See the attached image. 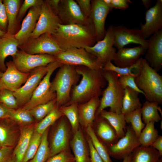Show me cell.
Returning <instances> with one entry per match:
<instances>
[{
	"label": "cell",
	"mask_w": 162,
	"mask_h": 162,
	"mask_svg": "<svg viewBox=\"0 0 162 162\" xmlns=\"http://www.w3.org/2000/svg\"><path fill=\"white\" fill-rule=\"evenodd\" d=\"M17 40L14 35L0 36V70L2 72L6 69L5 63L6 58L14 56L18 50Z\"/></svg>",
	"instance_id": "484cf974"
},
{
	"label": "cell",
	"mask_w": 162,
	"mask_h": 162,
	"mask_svg": "<svg viewBox=\"0 0 162 162\" xmlns=\"http://www.w3.org/2000/svg\"><path fill=\"white\" fill-rule=\"evenodd\" d=\"M112 30L114 37L113 46L118 50L131 43L139 44L146 50L148 49V40L143 38L140 29L114 26Z\"/></svg>",
	"instance_id": "9a60e30c"
},
{
	"label": "cell",
	"mask_w": 162,
	"mask_h": 162,
	"mask_svg": "<svg viewBox=\"0 0 162 162\" xmlns=\"http://www.w3.org/2000/svg\"><path fill=\"white\" fill-rule=\"evenodd\" d=\"M98 116L105 118L109 122L116 130L119 139L124 136L127 126L124 115L104 110Z\"/></svg>",
	"instance_id": "f546056e"
},
{
	"label": "cell",
	"mask_w": 162,
	"mask_h": 162,
	"mask_svg": "<svg viewBox=\"0 0 162 162\" xmlns=\"http://www.w3.org/2000/svg\"><path fill=\"white\" fill-rule=\"evenodd\" d=\"M142 1L144 7L148 9L153 2L152 0H142Z\"/></svg>",
	"instance_id": "6f0895ef"
},
{
	"label": "cell",
	"mask_w": 162,
	"mask_h": 162,
	"mask_svg": "<svg viewBox=\"0 0 162 162\" xmlns=\"http://www.w3.org/2000/svg\"><path fill=\"white\" fill-rule=\"evenodd\" d=\"M94 121V132L99 140L107 147L116 143L119 139L113 127L105 118L99 116Z\"/></svg>",
	"instance_id": "603a6c76"
},
{
	"label": "cell",
	"mask_w": 162,
	"mask_h": 162,
	"mask_svg": "<svg viewBox=\"0 0 162 162\" xmlns=\"http://www.w3.org/2000/svg\"><path fill=\"white\" fill-rule=\"evenodd\" d=\"M77 103H74L69 105H63L59 107L62 113L68 120L71 125L73 134L79 129L80 122L78 110Z\"/></svg>",
	"instance_id": "1f68e13d"
},
{
	"label": "cell",
	"mask_w": 162,
	"mask_h": 162,
	"mask_svg": "<svg viewBox=\"0 0 162 162\" xmlns=\"http://www.w3.org/2000/svg\"><path fill=\"white\" fill-rule=\"evenodd\" d=\"M151 146L156 149L162 156V136H159L158 138L152 144Z\"/></svg>",
	"instance_id": "9f6ffc18"
},
{
	"label": "cell",
	"mask_w": 162,
	"mask_h": 162,
	"mask_svg": "<svg viewBox=\"0 0 162 162\" xmlns=\"http://www.w3.org/2000/svg\"><path fill=\"white\" fill-rule=\"evenodd\" d=\"M21 50L31 54H47L55 55L64 51L51 34L45 33L36 38H29L18 46Z\"/></svg>",
	"instance_id": "ba28073f"
},
{
	"label": "cell",
	"mask_w": 162,
	"mask_h": 162,
	"mask_svg": "<svg viewBox=\"0 0 162 162\" xmlns=\"http://www.w3.org/2000/svg\"><path fill=\"white\" fill-rule=\"evenodd\" d=\"M86 140L89 151V162H104L95 150L90 138L87 135Z\"/></svg>",
	"instance_id": "c3c4849f"
},
{
	"label": "cell",
	"mask_w": 162,
	"mask_h": 162,
	"mask_svg": "<svg viewBox=\"0 0 162 162\" xmlns=\"http://www.w3.org/2000/svg\"><path fill=\"white\" fill-rule=\"evenodd\" d=\"M1 147V145H0V148Z\"/></svg>",
	"instance_id": "03108f58"
},
{
	"label": "cell",
	"mask_w": 162,
	"mask_h": 162,
	"mask_svg": "<svg viewBox=\"0 0 162 162\" xmlns=\"http://www.w3.org/2000/svg\"><path fill=\"white\" fill-rule=\"evenodd\" d=\"M102 75L108 85L102 91V97L100 99L95 117L102 110L108 107L110 108V111L121 114L124 88L119 81V76L115 72L109 70H103Z\"/></svg>",
	"instance_id": "277c9868"
},
{
	"label": "cell",
	"mask_w": 162,
	"mask_h": 162,
	"mask_svg": "<svg viewBox=\"0 0 162 162\" xmlns=\"http://www.w3.org/2000/svg\"><path fill=\"white\" fill-rule=\"evenodd\" d=\"M41 5L29 9L23 20L20 29L14 35L18 41V46L24 44L34 30L40 15Z\"/></svg>",
	"instance_id": "44dd1931"
},
{
	"label": "cell",
	"mask_w": 162,
	"mask_h": 162,
	"mask_svg": "<svg viewBox=\"0 0 162 162\" xmlns=\"http://www.w3.org/2000/svg\"><path fill=\"white\" fill-rule=\"evenodd\" d=\"M41 136L34 130L22 162H28L35 154L40 145Z\"/></svg>",
	"instance_id": "b9f144b4"
},
{
	"label": "cell",
	"mask_w": 162,
	"mask_h": 162,
	"mask_svg": "<svg viewBox=\"0 0 162 162\" xmlns=\"http://www.w3.org/2000/svg\"><path fill=\"white\" fill-rule=\"evenodd\" d=\"M6 33L5 32L0 30V36H2L4 35Z\"/></svg>",
	"instance_id": "94428289"
},
{
	"label": "cell",
	"mask_w": 162,
	"mask_h": 162,
	"mask_svg": "<svg viewBox=\"0 0 162 162\" xmlns=\"http://www.w3.org/2000/svg\"><path fill=\"white\" fill-rule=\"evenodd\" d=\"M103 1L107 6L112 8L111 5V0H103Z\"/></svg>",
	"instance_id": "91938a15"
},
{
	"label": "cell",
	"mask_w": 162,
	"mask_h": 162,
	"mask_svg": "<svg viewBox=\"0 0 162 162\" xmlns=\"http://www.w3.org/2000/svg\"><path fill=\"white\" fill-rule=\"evenodd\" d=\"M80 75L75 66L63 64L59 67L51 83L52 90L56 93V105L60 107L65 105L70 98L72 87L79 80Z\"/></svg>",
	"instance_id": "5b68a950"
},
{
	"label": "cell",
	"mask_w": 162,
	"mask_h": 162,
	"mask_svg": "<svg viewBox=\"0 0 162 162\" xmlns=\"http://www.w3.org/2000/svg\"><path fill=\"white\" fill-rule=\"evenodd\" d=\"M8 162H15L14 159L12 156Z\"/></svg>",
	"instance_id": "6125c7cd"
},
{
	"label": "cell",
	"mask_w": 162,
	"mask_h": 162,
	"mask_svg": "<svg viewBox=\"0 0 162 162\" xmlns=\"http://www.w3.org/2000/svg\"><path fill=\"white\" fill-rule=\"evenodd\" d=\"M87 143L82 130L80 128L73 134L70 142L75 162H89V151Z\"/></svg>",
	"instance_id": "d4e9b609"
},
{
	"label": "cell",
	"mask_w": 162,
	"mask_h": 162,
	"mask_svg": "<svg viewBox=\"0 0 162 162\" xmlns=\"http://www.w3.org/2000/svg\"><path fill=\"white\" fill-rule=\"evenodd\" d=\"M138 88L144 94L146 100L162 104V76L142 58L140 68L134 78Z\"/></svg>",
	"instance_id": "3957f363"
},
{
	"label": "cell",
	"mask_w": 162,
	"mask_h": 162,
	"mask_svg": "<svg viewBox=\"0 0 162 162\" xmlns=\"http://www.w3.org/2000/svg\"><path fill=\"white\" fill-rule=\"evenodd\" d=\"M142 58L141 57L134 65L125 68L119 67L114 65L111 62H108L104 64L102 70L113 71L119 77L124 75H131L135 77L140 68Z\"/></svg>",
	"instance_id": "d590c367"
},
{
	"label": "cell",
	"mask_w": 162,
	"mask_h": 162,
	"mask_svg": "<svg viewBox=\"0 0 162 162\" xmlns=\"http://www.w3.org/2000/svg\"><path fill=\"white\" fill-rule=\"evenodd\" d=\"M87 135L90 138L95 150L104 162H112L107 147L98 138L92 125H89L85 128Z\"/></svg>",
	"instance_id": "e575fe53"
},
{
	"label": "cell",
	"mask_w": 162,
	"mask_h": 162,
	"mask_svg": "<svg viewBox=\"0 0 162 162\" xmlns=\"http://www.w3.org/2000/svg\"><path fill=\"white\" fill-rule=\"evenodd\" d=\"M3 72H2L0 70V77H1V76L3 75Z\"/></svg>",
	"instance_id": "e7e4bbea"
},
{
	"label": "cell",
	"mask_w": 162,
	"mask_h": 162,
	"mask_svg": "<svg viewBox=\"0 0 162 162\" xmlns=\"http://www.w3.org/2000/svg\"><path fill=\"white\" fill-rule=\"evenodd\" d=\"M159 105L157 102L147 100L143 103L140 110L142 119L146 124L152 121L158 122L161 120L158 112Z\"/></svg>",
	"instance_id": "d6a6232c"
},
{
	"label": "cell",
	"mask_w": 162,
	"mask_h": 162,
	"mask_svg": "<svg viewBox=\"0 0 162 162\" xmlns=\"http://www.w3.org/2000/svg\"><path fill=\"white\" fill-rule=\"evenodd\" d=\"M156 162H162V158H160Z\"/></svg>",
	"instance_id": "be15d7a7"
},
{
	"label": "cell",
	"mask_w": 162,
	"mask_h": 162,
	"mask_svg": "<svg viewBox=\"0 0 162 162\" xmlns=\"http://www.w3.org/2000/svg\"><path fill=\"white\" fill-rule=\"evenodd\" d=\"M13 110L7 107L0 103V119H9L10 113Z\"/></svg>",
	"instance_id": "11a10c76"
},
{
	"label": "cell",
	"mask_w": 162,
	"mask_h": 162,
	"mask_svg": "<svg viewBox=\"0 0 162 162\" xmlns=\"http://www.w3.org/2000/svg\"><path fill=\"white\" fill-rule=\"evenodd\" d=\"M48 69L49 64L33 69L29 73V76L24 85L13 92L19 106H23L29 100Z\"/></svg>",
	"instance_id": "8fae6325"
},
{
	"label": "cell",
	"mask_w": 162,
	"mask_h": 162,
	"mask_svg": "<svg viewBox=\"0 0 162 162\" xmlns=\"http://www.w3.org/2000/svg\"><path fill=\"white\" fill-rule=\"evenodd\" d=\"M139 93L129 87L124 88L122 103V114L125 115L141 108L142 105L138 97Z\"/></svg>",
	"instance_id": "4dcf8cb0"
},
{
	"label": "cell",
	"mask_w": 162,
	"mask_h": 162,
	"mask_svg": "<svg viewBox=\"0 0 162 162\" xmlns=\"http://www.w3.org/2000/svg\"><path fill=\"white\" fill-rule=\"evenodd\" d=\"M9 119L23 124H30L34 121V118L29 110L22 107L13 109L11 111Z\"/></svg>",
	"instance_id": "7bdbcfd3"
},
{
	"label": "cell",
	"mask_w": 162,
	"mask_h": 162,
	"mask_svg": "<svg viewBox=\"0 0 162 162\" xmlns=\"http://www.w3.org/2000/svg\"><path fill=\"white\" fill-rule=\"evenodd\" d=\"M140 145L138 138L130 125L126 126L124 136L116 143L107 148L110 157L117 159H123Z\"/></svg>",
	"instance_id": "4fadbf2b"
},
{
	"label": "cell",
	"mask_w": 162,
	"mask_h": 162,
	"mask_svg": "<svg viewBox=\"0 0 162 162\" xmlns=\"http://www.w3.org/2000/svg\"><path fill=\"white\" fill-rule=\"evenodd\" d=\"M4 120L0 119V145L1 147H12L15 143L16 135Z\"/></svg>",
	"instance_id": "f35d334b"
},
{
	"label": "cell",
	"mask_w": 162,
	"mask_h": 162,
	"mask_svg": "<svg viewBox=\"0 0 162 162\" xmlns=\"http://www.w3.org/2000/svg\"><path fill=\"white\" fill-rule=\"evenodd\" d=\"M91 4L89 17L94 26L97 42L102 40L105 35L106 20L108 14L113 8L106 4L103 0H92Z\"/></svg>",
	"instance_id": "ac0fdd59"
},
{
	"label": "cell",
	"mask_w": 162,
	"mask_h": 162,
	"mask_svg": "<svg viewBox=\"0 0 162 162\" xmlns=\"http://www.w3.org/2000/svg\"><path fill=\"white\" fill-rule=\"evenodd\" d=\"M148 46L145 59L157 72L162 68V29L147 40Z\"/></svg>",
	"instance_id": "ffe728a7"
},
{
	"label": "cell",
	"mask_w": 162,
	"mask_h": 162,
	"mask_svg": "<svg viewBox=\"0 0 162 162\" xmlns=\"http://www.w3.org/2000/svg\"><path fill=\"white\" fill-rule=\"evenodd\" d=\"M51 35L63 51L92 47L97 42L93 23L88 26L59 24L55 32Z\"/></svg>",
	"instance_id": "6da1fadb"
},
{
	"label": "cell",
	"mask_w": 162,
	"mask_h": 162,
	"mask_svg": "<svg viewBox=\"0 0 162 162\" xmlns=\"http://www.w3.org/2000/svg\"><path fill=\"white\" fill-rule=\"evenodd\" d=\"M100 103L99 97H96L85 103L78 104L80 124L85 129L89 125H92Z\"/></svg>",
	"instance_id": "cb8c5ba5"
},
{
	"label": "cell",
	"mask_w": 162,
	"mask_h": 162,
	"mask_svg": "<svg viewBox=\"0 0 162 162\" xmlns=\"http://www.w3.org/2000/svg\"><path fill=\"white\" fill-rule=\"evenodd\" d=\"M155 122L152 121L146 124L142 130L138 137L140 146L144 147L151 146L159 137V132L154 127Z\"/></svg>",
	"instance_id": "836d02e7"
},
{
	"label": "cell",
	"mask_w": 162,
	"mask_h": 162,
	"mask_svg": "<svg viewBox=\"0 0 162 162\" xmlns=\"http://www.w3.org/2000/svg\"><path fill=\"white\" fill-rule=\"evenodd\" d=\"M62 64L82 66L92 70L102 69L104 65L94 56L83 48H73L54 56Z\"/></svg>",
	"instance_id": "8992f818"
},
{
	"label": "cell",
	"mask_w": 162,
	"mask_h": 162,
	"mask_svg": "<svg viewBox=\"0 0 162 162\" xmlns=\"http://www.w3.org/2000/svg\"><path fill=\"white\" fill-rule=\"evenodd\" d=\"M146 22L141 24L140 29L145 39L162 29V0H157L145 14Z\"/></svg>",
	"instance_id": "e0dca14e"
},
{
	"label": "cell",
	"mask_w": 162,
	"mask_h": 162,
	"mask_svg": "<svg viewBox=\"0 0 162 162\" xmlns=\"http://www.w3.org/2000/svg\"><path fill=\"white\" fill-rule=\"evenodd\" d=\"M75 66L82 78L78 85L72 87L70 99L65 106L85 103L94 97H99L102 95V88L107 83L102 75V69L92 70L82 66Z\"/></svg>",
	"instance_id": "7a4b0ae2"
},
{
	"label": "cell",
	"mask_w": 162,
	"mask_h": 162,
	"mask_svg": "<svg viewBox=\"0 0 162 162\" xmlns=\"http://www.w3.org/2000/svg\"><path fill=\"white\" fill-rule=\"evenodd\" d=\"M43 2V0H24L19 10L17 18L18 23L21 21L28 9L34 6L41 5Z\"/></svg>",
	"instance_id": "bcb514c9"
},
{
	"label": "cell",
	"mask_w": 162,
	"mask_h": 162,
	"mask_svg": "<svg viewBox=\"0 0 162 162\" xmlns=\"http://www.w3.org/2000/svg\"><path fill=\"white\" fill-rule=\"evenodd\" d=\"M49 128L42 134L39 146L33 158L28 162H46L50 157V151L48 140Z\"/></svg>",
	"instance_id": "74e56055"
},
{
	"label": "cell",
	"mask_w": 162,
	"mask_h": 162,
	"mask_svg": "<svg viewBox=\"0 0 162 162\" xmlns=\"http://www.w3.org/2000/svg\"><path fill=\"white\" fill-rule=\"evenodd\" d=\"M140 109L124 115L126 123L131 124V127L138 138L146 125L142 121Z\"/></svg>",
	"instance_id": "ab89813d"
},
{
	"label": "cell",
	"mask_w": 162,
	"mask_h": 162,
	"mask_svg": "<svg viewBox=\"0 0 162 162\" xmlns=\"http://www.w3.org/2000/svg\"><path fill=\"white\" fill-rule=\"evenodd\" d=\"M58 16L61 24H78L88 26L93 22L90 18L86 17L79 5L74 0H60Z\"/></svg>",
	"instance_id": "7c38bea8"
},
{
	"label": "cell",
	"mask_w": 162,
	"mask_h": 162,
	"mask_svg": "<svg viewBox=\"0 0 162 162\" xmlns=\"http://www.w3.org/2000/svg\"><path fill=\"white\" fill-rule=\"evenodd\" d=\"M21 0H3L8 20V28L5 36L14 35L18 26L17 18L20 5Z\"/></svg>",
	"instance_id": "4316f807"
},
{
	"label": "cell",
	"mask_w": 162,
	"mask_h": 162,
	"mask_svg": "<svg viewBox=\"0 0 162 162\" xmlns=\"http://www.w3.org/2000/svg\"><path fill=\"white\" fill-rule=\"evenodd\" d=\"M5 65L6 69L0 77V90L7 89L14 92L25 83L30 73H25L20 71L12 61L7 62Z\"/></svg>",
	"instance_id": "d6986e66"
},
{
	"label": "cell",
	"mask_w": 162,
	"mask_h": 162,
	"mask_svg": "<svg viewBox=\"0 0 162 162\" xmlns=\"http://www.w3.org/2000/svg\"><path fill=\"white\" fill-rule=\"evenodd\" d=\"M12 147H2L0 148V162H8L13 153Z\"/></svg>",
	"instance_id": "816d5d0a"
},
{
	"label": "cell",
	"mask_w": 162,
	"mask_h": 162,
	"mask_svg": "<svg viewBox=\"0 0 162 162\" xmlns=\"http://www.w3.org/2000/svg\"><path fill=\"white\" fill-rule=\"evenodd\" d=\"M44 1L49 6L53 12L58 16L60 0H45Z\"/></svg>",
	"instance_id": "db71d44e"
},
{
	"label": "cell",
	"mask_w": 162,
	"mask_h": 162,
	"mask_svg": "<svg viewBox=\"0 0 162 162\" xmlns=\"http://www.w3.org/2000/svg\"><path fill=\"white\" fill-rule=\"evenodd\" d=\"M56 105V99L38 105L29 110L34 118L40 121L48 115Z\"/></svg>",
	"instance_id": "60d3db41"
},
{
	"label": "cell",
	"mask_w": 162,
	"mask_h": 162,
	"mask_svg": "<svg viewBox=\"0 0 162 162\" xmlns=\"http://www.w3.org/2000/svg\"><path fill=\"white\" fill-rule=\"evenodd\" d=\"M8 20L3 0H0V30L6 33Z\"/></svg>",
	"instance_id": "681fc988"
},
{
	"label": "cell",
	"mask_w": 162,
	"mask_h": 162,
	"mask_svg": "<svg viewBox=\"0 0 162 162\" xmlns=\"http://www.w3.org/2000/svg\"><path fill=\"white\" fill-rule=\"evenodd\" d=\"M63 116L60 110L59 107L56 105L53 110L38 123L35 130L42 135L50 126L54 124Z\"/></svg>",
	"instance_id": "8d00e7d4"
},
{
	"label": "cell",
	"mask_w": 162,
	"mask_h": 162,
	"mask_svg": "<svg viewBox=\"0 0 162 162\" xmlns=\"http://www.w3.org/2000/svg\"><path fill=\"white\" fill-rule=\"evenodd\" d=\"M12 58V62L20 71L29 73L37 68L48 65L57 61L52 55L47 54H31L18 50Z\"/></svg>",
	"instance_id": "9c48e42d"
},
{
	"label": "cell",
	"mask_w": 162,
	"mask_h": 162,
	"mask_svg": "<svg viewBox=\"0 0 162 162\" xmlns=\"http://www.w3.org/2000/svg\"><path fill=\"white\" fill-rule=\"evenodd\" d=\"M82 13L88 18H90V15L91 10V0H76Z\"/></svg>",
	"instance_id": "f907efd6"
},
{
	"label": "cell",
	"mask_w": 162,
	"mask_h": 162,
	"mask_svg": "<svg viewBox=\"0 0 162 162\" xmlns=\"http://www.w3.org/2000/svg\"><path fill=\"white\" fill-rule=\"evenodd\" d=\"M62 65L57 61L49 64L47 73L39 83L29 100L22 106L23 109L29 110L38 105L56 98V93L51 88L50 77L54 70Z\"/></svg>",
	"instance_id": "52a82bcc"
},
{
	"label": "cell",
	"mask_w": 162,
	"mask_h": 162,
	"mask_svg": "<svg viewBox=\"0 0 162 162\" xmlns=\"http://www.w3.org/2000/svg\"><path fill=\"white\" fill-rule=\"evenodd\" d=\"M132 154L125 157L123 159L122 162H131Z\"/></svg>",
	"instance_id": "680465c9"
},
{
	"label": "cell",
	"mask_w": 162,
	"mask_h": 162,
	"mask_svg": "<svg viewBox=\"0 0 162 162\" xmlns=\"http://www.w3.org/2000/svg\"><path fill=\"white\" fill-rule=\"evenodd\" d=\"M34 130L32 126H25L21 129L19 141L12 155L15 162H22Z\"/></svg>",
	"instance_id": "83f0119b"
},
{
	"label": "cell",
	"mask_w": 162,
	"mask_h": 162,
	"mask_svg": "<svg viewBox=\"0 0 162 162\" xmlns=\"http://www.w3.org/2000/svg\"><path fill=\"white\" fill-rule=\"evenodd\" d=\"M135 76L131 75H124L119 77V81L124 88L129 87L144 95L143 92L140 90L137 86L134 80Z\"/></svg>",
	"instance_id": "7dc6e473"
},
{
	"label": "cell",
	"mask_w": 162,
	"mask_h": 162,
	"mask_svg": "<svg viewBox=\"0 0 162 162\" xmlns=\"http://www.w3.org/2000/svg\"><path fill=\"white\" fill-rule=\"evenodd\" d=\"M131 3L130 0H111V5L112 8L121 10L127 9Z\"/></svg>",
	"instance_id": "f5cc1de1"
},
{
	"label": "cell",
	"mask_w": 162,
	"mask_h": 162,
	"mask_svg": "<svg viewBox=\"0 0 162 162\" xmlns=\"http://www.w3.org/2000/svg\"><path fill=\"white\" fill-rule=\"evenodd\" d=\"M0 103L12 109H16L19 107L13 92L8 89L0 90Z\"/></svg>",
	"instance_id": "ee69618b"
},
{
	"label": "cell",
	"mask_w": 162,
	"mask_h": 162,
	"mask_svg": "<svg viewBox=\"0 0 162 162\" xmlns=\"http://www.w3.org/2000/svg\"><path fill=\"white\" fill-rule=\"evenodd\" d=\"M114 40L112 26H110L102 40L97 42L93 46L84 49L95 56L104 65L107 62L112 61L114 58L116 52L113 47Z\"/></svg>",
	"instance_id": "5bb4252c"
},
{
	"label": "cell",
	"mask_w": 162,
	"mask_h": 162,
	"mask_svg": "<svg viewBox=\"0 0 162 162\" xmlns=\"http://www.w3.org/2000/svg\"><path fill=\"white\" fill-rule=\"evenodd\" d=\"M146 51V49L140 45L133 48L124 47L118 50L113 61L117 66L129 67L136 63Z\"/></svg>",
	"instance_id": "7402d4cb"
},
{
	"label": "cell",
	"mask_w": 162,
	"mask_h": 162,
	"mask_svg": "<svg viewBox=\"0 0 162 162\" xmlns=\"http://www.w3.org/2000/svg\"><path fill=\"white\" fill-rule=\"evenodd\" d=\"M161 157L158 151L152 146H140L132 152L131 162H156Z\"/></svg>",
	"instance_id": "f1b7e54d"
},
{
	"label": "cell",
	"mask_w": 162,
	"mask_h": 162,
	"mask_svg": "<svg viewBox=\"0 0 162 162\" xmlns=\"http://www.w3.org/2000/svg\"><path fill=\"white\" fill-rule=\"evenodd\" d=\"M46 162H75V160L68 148L49 157Z\"/></svg>",
	"instance_id": "f6af8a7d"
},
{
	"label": "cell",
	"mask_w": 162,
	"mask_h": 162,
	"mask_svg": "<svg viewBox=\"0 0 162 162\" xmlns=\"http://www.w3.org/2000/svg\"><path fill=\"white\" fill-rule=\"evenodd\" d=\"M59 120L51 134L50 157L69 148L71 130L64 116Z\"/></svg>",
	"instance_id": "30bf717a"
},
{
	"label": "cell",
	"mask_w": 162,
	"mask_h": 162,
	"mask_svg": "<svg viewBox=\"0 0 162 162\" xmlns=\"http://www.w3.org/2000/svg\"><path fill=\"white\" fill-rule=\"evenodd\" d=\"M59 24L61 23L58 16L53 12L48 5L43 0L40 16L30 38H36L45 33L52 34L55 32Z\"/></svg>",
	"instance_id": "2e32d148"
}]
</instances>
